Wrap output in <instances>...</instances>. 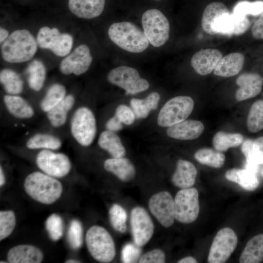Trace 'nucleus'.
Masks as SVG:
<instances>
[{
    "label": "nucleus",
    "mask_w": 263,
    "mask_h": 263,
    "mask_svg": "<svg viewBox=\"0 0 263 263\" xmlns=\"http://www.w3.org/2000/svg\"><path fill=\"white\" fill-rule=\"evenodd\" d=\"M37 43L29 31L17 30L3 42L2 58L9 63H21L30 60L37 52Z\"/></svg>",
    "instance_id": "nucleus-1"
},
{
    "label": "nucleus",
    "mask_w": 263,
    "mask_h": 263,
    "mask_svg": "<svg viewBox=\"0 0 263 263\" xmlns=\"http://www.w3.org/2000/svg\"><path fill=\"white\" fill-rule=\"evenodd\" d=\"M24 188L30 197L44 204L56 202L63 190L61 183L56 178L39 171L33 172L26 177Z\"/></svg>",
    "instance_id": "nucleus-2"
},
{
    "label": "nucleus",
    "mask_w": 263,
    "mask_h": 263,
    "mask_svg": "<svg viewBox=\"0 0 263 263\" xmlns=\"http://www.w3.org/2000/svg\"><path fill=\"white\" fill-rule=\"evenodd\" d=\"M108 34L113 42L130 53L143 52L147 49L150 43L144 32L129 21L112 24L108 29Z\"/></svg>",
    "instance_id": "nucleus-3"
},
{
    "label": "nucleus",
    "mask_w": 263,
    "mask_h": 263,
    "mask_svg": "<svg viewBox=\"0 0 263 263\" xmlns=\"http://www.w3.org/2000/svg\"><path fill=\"white\" fill-rule=\"evenodd\" d=\"M70 130L77 143L83 147L90 146L97 131L96 119L91 110L85 106L76 109L70 120Z\"/></svg>",
    "instance_id": "nucleus-4"
},
{
    "label": "nucleus",
    "mask_w": 263,
    "mask_h": 263,
    "mask_svg": "<svg viewBox=\"0 0 263 263\" xmlns=\"http://www.w3.org/2000/svg\"><path fill=\"white\" fill-rule=\"evenodd\" d=\"M85 241L89 253L96 261L109 263L114 258V241L104 227L98 225L91 227L86 232Z\"/></svg>",
    "instance_id": "nucleus-5"
},
{
    "label": "nucleus",
    "mask_w": 263,
    "mask_h": 263,
    "mask_svg": "<svg viewBox=\"0 0 263 263\" xmlns=\"http://www.w3.org/2000/svg\"><path fill=\"white\" fill-rule=\"evenodd\" d=\"M141 22L143 32L152 46L159 47L168 40L169 23L159 10L150 9L146 11L142 15Z\"/></svg>",
    "instance_id": "nucleus-6"
},
{
    "label": "nucleus",
    "mask_w": 263,
    "mask_h": 263,
    "mask_svg": "<svg viewBox=\"0 0 263 263\" xmlns=\"http://www.w3.org/2000/svg\"><path fill=\"white\" fill-rule=\"evenodd\" d=\"M194 105L193 100L188 96H178L169 99L159 112L158 125L169 127L186 120L192 112Z\"/></svg>",
    "instance_id": "nucleus-7"
},
{
    "label": "nucleus",
    "mask_w": 263,
    "mask_h": 263,
    "mask_svg": "<svg viewBox=\"0 0 263 263\" xmlns=\"http://www.w3.org/2000/svg\"><path fill=\"white\" fill-rule=\"evenodd\" d=\"M107 79L129 94L144 92L150 86L148 80L142 78L136 69L127 66H118L111 70L107 75Z\"/></svg>",
    "instance_id": "nucleus-8"
},
{
    "label": "nucleus",
    "mask_w": 263,
    "mask_h": 263,
    "mask_svg": "<svg viewBox=\"0 0 263 263\" xmlns=\"http://www.w3.org/2000/svg\"><path fill=\"white\" fill-rule=\"evenodd\" d=\"M174 200L175 219L183 224H189L197 218L200 206L199 193L194 188H183L176 194Z\"/></svg>",
    "instance_id": "nucleus-9"
},
{
    "label": "nucleus",
    "mask_w": 263,
    "mask_h": 263,
    "mask_svg": "<svg viewBox=\"0 0 263 263\" xmlns=\"http://www.w3.org/2000/svg\"><path fill=\"white\" fill-rule=\"evenodd\" d=\"M52 150H40L37 154L36 162L44 173L55 178H62L71 171L72 164L65 154Z\"/></svg>",
    "instance_id": "nucleus-10"
},
{
    "label": "nucleus",
    "mask_w": 263,
    "mask_h": 263,
    "mask_svg": "<svg viewBox=\"0 0 263 263\" xmlns=\"http://www.w3.org/2000/svg\"><path fill=\"white\" fill-rule=\"evenodd\" d=\"M37 39L40 48L51 50L59 56L67 55L73 44V37L70 35L60 33L56 28H41L38 32Z\"/></svg>",
    "instance_id": "nucleus-11"
},
{
    "label": "nucleus",
    "mask_w": 263,
    "mask_h": 263,
    "mask_svg": "<svg viewBox=\"0 0 263 263\" xmlns=\"http://www.w3.org/2000/svg\"><path fill=\"white\" fill-rule=\"evenodd\" d=\"M238 244L235 231L229 227L220 229L211 245L207 261L209 263H223L230 257Z\"/></svg>",
    "instance_id": "nucleus-12"
},
{
    "label": "nucleus",
    "mask_w": 263,
    "mask_h": 263,
    "mask_svg": "<svg viewBox=\"0 0 263 263\" xmlns=\"http://www.w3.org/2000/svg\"><path fill=\"white\" fill-rule=\"evenodd\" d=\"M149 207L153 215L165 227L171 226L175 219L174 200L170 193L161 191L149 200Z\"/></svg>",
    "instance_id": "nucleus-13"
},
{
    "label": "nucleus",
    "mask_w": 263,
    "mask_h": 263,
    "mask_svg": "<svg viewBox=\"0 0 263 263\" xmlns=\"http://www.w3.org/2000/svg\"><path fill=\"white\" fill-rule=\"evenodd\" d=\"M130 223L134 244L145 245L150 240L154 232V225L149 214L141 207H134L131 213Z\"/></svg>",
    "instance_id": "nucleus-14"
},
{
    "label": "nucleus",
    "mask_w": 263,
    "mask_h": 263,
    "mask_svg": "<svg viewBox=\"0 0 263 263\" xmlns=\"http://www.w3.org/2000/svg\"><path fill=\"white\" fill-rule=\"evenodd\" d=\"M92 60L89 48L85 44H81L60 62L59 69L65 75H79L89 69Z\"/></svg>",
    "instance_id": "nucleus-15"
},
{
    "label": "nucleus",
    "mask_w": 263,
    "mask_h": 263,
    "mask_svg": "<svg viewBox=\"0 0 263 263\" xmlns=\"http://www.w3.org/2000/svg\"><path fill=\"white\" fill-rule=\"evenodd\" d=\"M250 21L247 16H242L229 12L224 14L218 21L214 27L215 34L228 36L240 35L250 27Z\"/></svg>",
    "instance_id": "nucleus-16"
},
{
    "label": "nucleus",
    "mask_w": 263,
    "mask_h": 263,
    "mask_svg": "<svg viewBox=\"0 0 263 263\" xmlns=\"http://www.w3.org/2000/svg\"><path fill=\"white\" fill-rule=\"evenodd\" d=\"M236 83L239 88L235 93V98L238 101L253 98L259 94L263 85V78L256 73H244L236 79Z\"/></svg>",
    "instance_id": "nucleus-17"
},
{
    "label": "nucleus",
    "mask_w": 263,
    "mask_h": 263,
    "mask_svg": "<svg viewBox=\"0 0 263 263\" xmlns=\"http://www.w3.org/2000/svg\"><path fill=\"white\" fill-rule=\"evenodd\" d=\"M222 57V53L218 49H202L193 55L190 63L198 74L206 75L213 71Z\"/></svg>",
    "instance_id": "nucleus-18"
},
{
    "label": "nucleus",
    "mask_w": 263,
    "mask_h": 263,
    "mask_svg": "<svg viewBox=\"0 0 263 263\" xmlns=\"http://www.w3.org/2000/svg\"><path fill=\"white\" fill-rule=\"evenodd\" d=\"M205 127L200 121L185 120L169 127L167 135L172 138L190 140L198 138L203 132Z\"/></svg>",
    "instance_id": "nucleus-19"
},
{
    "label": "nucleus",
    "mask_w": 263,
    "mask_h": 263,
    "mask_svg": "<svg viewBox=\"0 0 263 263\" xmlns=\"http://www.w3.org/2000/svg\"><path fill=\"white\" fill-rule=\"evenodd\" d=\"M4 106L8 113L19 119H29L35 113L32 105L25 98L18 95L6 94L3 96Z\"/></svg>",
    "instance_id": "nucleus-20"
},
{
    "label": "nucleus",
    "mask_w": 263,
    "mask_h": 263,
    "mask_svg": "<svg viewBox=\"0 0 263 263\" xmlns=\"http://www.w3.org/2000/svg\"><path fill=\"white\" fill-rule=\"evenodd\" d=\"M105 0H69L70 10L77 17L91 19L100 16L104 10Z\"/></svg>",
    "instance_id": "nucleus-21"
},
{
    "label": "nucleus",
    "mask_w": 263,
    "mask_h": 263,
    "mask_svg": "<svg viewBox=\"0 0 263 263\" xmlns=\"http://www.w3.org/2000/svg\"><path fill=\"white\" fill-rule=\"evenodd\" d=\"M43 255L38 247L29 244L18 245L8 252L7 259L10 263H39Z\"/></svg>",
    "instance_id": "nucleus-22"
},
{
    "label": "nucleus",
    "mask_w": 263,
    "mask_h": 263,
    "mask_svg": "<svg viewBox=\"0 0 263 263\" xmlns=\"http://www.w3.org/2000/svg\"><path fill=\"white\" fill-rule=\"evenodd\" d=\"M197 174V170L192 163L180 159L177 161L171 181L174 186L182 189L191 188L195 183Z\"/></svg>",
    "instance_id": "nucleus-23"
},
{
    "label": "nucleus",
    "mask_w": 263,
    "mask_h": 263,
    "mask_svg": "<svg viewBox=\"0 0 263 263\" xmlns=\"http://www.w3.org/2000/svg\"><path fill=\"white\" fill-rule=\"evenodd\" d=\"M244 56L240 53H232L222 57L213 70L215 75L231 77L237 75L242 69Z\"/></svg>",
    "instance_id": "nucleus-24"
},
{
    "label": "nucleus",
    "mask_w": 263,
    "mask_h": 263,
    "mask_svg": "<svg viewBox=\"0 0 263 263\" xmlns=\"http://www.w3.org/2000/svg\"><path fill=\"white\" fill-rule=\"evenodd\" d=\"M75 102V99L73 94H67L59 104L47 113L46 117L51 126L59 128L64 125Z\"/></svg>",
    "instance_id": "nucleus-25"
},
{
    "label": "nucleus",
    "mask_w": 263,
    "mask_h": 263,
    "mask_svg": "<svg viewBox=\"0 0 263 263\" xmlns=\"http://www.w3.org/2000/svg\"><path fill=\"white\" fill-rule=\"evenodd\" d=\"M104 169L124 182L132 180L135 176V169L129 159L122 157L112 158L106 160Z\"/></svg>",
    "instance_id": "nucleus-26"
},
{
    "label": "nucleus",
    "mask_w": 263,
    "mask_h": 263,
    "mask_svg": "<svg viewBox=\"0 0 263 263\" xmlns=\"http://www.w3.org/2000/svg\"><path fill=\"white\" fill-rule=\"evenodd\" d=\"M228 10L225 4L221 2H212L205 8L202 18V27L203 30L210 35H215L214 27L219 19Z\"/></svg>",
    "instance_id": "nucleus-27"
},
{
    "label": "nucleus",
    "mask_w": 263,
    "mask_h": 263,
    "mask_svg": "<svg viewBox=\"0 0 263 263\" xmlns=\"http://www.w3.org/2000/svg\"><path fill=\"white\" fill-rule=\"evenodd\" d=\"M29 150H57L62 145V142L58 136L45 132H38L30 136L26 142Z\"/></svg>",
    "instance_id": "nucleus-28"
},
{
    "label": "nucleus",
    "mask_w": 263,
    "mask_h": 263,
    "mask_svg": "<svg viewBox=\"0 0 263 263\" xmlns=\"http://www.w3.org/2000/svg\"><path fill=\"white\" fill-rule=\"evenodd\" d=\"M256 173L246 169H232L225 173L226 179L239 184L244 189L248 191L255 190L259 185Z\"/></svg>",
    "instance_id": "nucleus-29"
},
{
    "label": "nucleus",
    "mask_w": 263,
    "mask_h": 263,
    "mask_svg": "<svg viewBox=\"0 0 263 263\" xmlns=\"http://www.w3.org/2000/svg\"><path fill=\"white\" fill-rule=\"evenodd\" d=\"M263 261V234L251 238L242 251L239 262L241 263H260Z\"/></svg>",
    "instance_id": "nucleus-30"
},
{
    "label": "nucleus",
    "mask_w": 263,
    "mask_h": 263,
    "mask_svg": "<svg viewBox=\"0 0 263 263\" xmlns=\"http://www.w3.org/2000/svg\"><path fill=\"white\" fill-rule=\"evenodd\" d=\"M98 144L113 158L122 157L126 154V150L120 138L114 132L107 130L102 132L98 138Z\"/></svg>",
    "instance_id": "nucleus-31"
},
{
    "label": "nucleus",
    "mask_w": 263,
    "mask_h": 263,
    "mask_svg": "<svg viewBox=\"0 0 263 263\" xmlns=\"http://www.w3.org/2000/svg\"><path fill=\"white\" fill-rule=\"evenodd\" d=\"M160 99V94L156 92L151 93L144 99H132L130 105L135 117L146 118L151 111L157 109Z\"/></svg>",
    "instance_id": "nucleus-32"
},
{
    "label": "nucleus",
    "mask_w": 263,
    "mask_h": 263,
    "mask_svg": "<svg viewBox=\"0 0 263 263\" xmlns=\"http://www.w3.org/2000/svg\"><path fill=\"white\" fill-rule=\"evenodd\" d=\"M26 74L29 87L35 92L43 87L46 76V68L43 63L38 60L32 61L28 66Z\"/></svg>",
    "instance_id": "nucleus-33"
},
{
    "label": "nucleus",
    "mask_w": 263,
    "mask_h": 263,
    "mask_svg": "<svg viewBox=\"0 0 263 263\" xmlns=\"http://www.w3.org/2000/svg\"><path fill=\"white\" fill-rule=\"evenodd\" d=\"M242 144L241 150L246 162L263 165V136L255 140L246 139Z\"/></svg>",
    "instance_id": "nucleus-34"
},
{
    "label": "nucleus",
    "mask_w": 263,
    "mask_h": 263,
    "mask_svg": "<svg viewBox=\"0 0 263 263\" xmlns=\"http://www.w3.org/2000/svg\"><path fill=\"white\" fill-rule=\"evenodd\" d=\"M67 95L65 87L62 84L55 83L47 90L39 103L40 110L46 113L58 104Z\"/></svg>",
    "instance_id": "nucleus-35"
},
{
    "label": "nucleus",
    "mask_w": 263,
    "mask_h": 263,
    "mask_svg": "<svg viewBox=\"0 0 263 263\" xmlns=\"http://www.w3.org/2000/svg\"><path fill=\"white\" fill-rule=\"evenodd\" d=\"M0 82L8 94L18 95L23 90L24 83L22 78L12 70L2 69L0 73Z\"/></svg>",
    "instance_id": "nucleus-36"
},
{
    "label": "nucleus",
    "mask_w": 263,
    "mask_h": 263,
    "mask_svg": "<svg viewBox=\"0 0 263 263\" xmlns=\"http://www.w3.org/2000/svg\"><path fill=\"white\" fill-rule=\"evenodd\" d=\"M243 141L244 137L240 133L219 132L214 136L212 144L216 150L222 152L240 146Z\"/></svg>",
    "instance_id": "nucleus-37"
},
{
    "label": "nucleus",
    "mask_w": 263,
    "mask_h": 263,
    "mask_svg": "<svg viewBox=\"0 0 263 263\" xmlns=\"http://www.w3.org/2000/svg\"><path fill=\"white\" fill-rule=\"evenodd\" d=\"M194 156L200 163L214 168L222 167L225 161V156L222 152L209 148L198 150Z\"/></svg>",
    "instance_id": "nucleus-38"
},
{
    "label": "nucleus",
    "mask_w": 263,
    "mask_h": 263,
    "mask_svg": "<svg viewBox=\"0 0 263 263\" xmlns=\"http://www.w3.org/2000/svg\"><path fill=\"white\" fill-rule=\"evenodd\" d=\"M247 127L252 133L263 129V100H257L251 106L247 118Z\"/></svg>",
    "instance_id": "nucleus-39"
},
{
    "label": "nucleus",
    "mask_w": 263,
    "mask_h": 263,
    "mask_svg": "<svg viewBox=\"0 0 263 263\" xmlns=\"http://www.w3.org/2000/svg\"><path fill=\"white\" fill-rule=\"evenodd\" d=\"M109 218L113 227L120 233L127 230V214L125 209L119 205L113 204L109 210Z\"/></svg>",
    "instance_id": "nucleus-40"
},
{
    "label": "nucleus",
    "mask_w": 263,
    "mask_h": 263,
    "mask_svg": "<svg viewBox=\"0 0 263 263\" xmlns=\"http://www.w3.org/2000/svg\"><path fill=\"white\" fill-rule=\"evenodd\" d=\"M45 228L52 240H58L63 234V222L60 216L51 214L45 222Z\"/></svg>",
    "instance_id": "nucleus-41"
},
{
    "label": "nucleus",
    "mask_w": 263,
    "mask_h": 263,
    "mask_svg": "<svg viewBox=\"0 0 263 263\" xmlns=\"http://www.w3.org/2000/svg\"><path fill=\"white\" fill-rule=\"evenodd\" d=\"M16 220L15 215L11 210L0 211V240L9 236L13 232Z\"/></svg>",
    "instance_id": "nucleus-42"
},
{
    "label": "nucleus",
    "mask_w": 263,
    "mask_h": 263,
    "mask_svg": "<svg viewBox=\"0 0 263 263\" xmlns=\"http://www.w3.org/2000/svg\"><path fill=\"white\" fill-rule=\"evenodd\" d=\"M263 12V1L253 2L241 1L234 7L233 13L237 15L258 16Z\"/></svg>",
    "instance_id": "nucleus-43"
},
{
    "label": "nucleus",
    "mask_w": 263,
    "mask_h": 263,
    "mask_svg": "<svg viewBox=\"0 0 263 263\" xmlns=\"http://www.w3.org/2000/svg\"><path fill=\"white\" fill-rule=\"evenodd\" d=\"M67 236L69 243L73 249H77L81 246L83 242V228L79 221L77 220L72 221Z\"/></svg>",
    "instance_id": "nucleus-44"
},
{
    "label": "nucleus",
    "mask_w": 263,
    "mask_h": 263,
    "mask_svg": "<svg viewBox=\"0 0 263 263\" xmlns=\"http://www.w3.org/2000/svg\"><path fill=\"white\" fill-rule=\"evenodd\" d=\"M141 254L140 246L136 244L128 243L122 249L121 259L123 263H136L139 260Z\"/></svg>",
    "instance_id": "nucleus-45"
},
{
    "label": "nucleus",
    "mask_w": 263,
    "mask_h": 263,
    "mask_svg": "<svg viewBox=\"0 0 263 263\" xmlns=\"http://www.w3.org/2000/svg\"><path fill=\"white\" fill-rule=\"evenodd\" d=\"M122 123L129 125L133 123L135 115L132 110L125 105H119L114 115Z\"/></svg>",
    "instance_id": "nucleus-46"
},
{
    "label": "nucleus",
    "mask_w": 263,
    "mask_h": 263,
    "mask_svg": "<svg viewBox=\"0 0 263 263\" xmlns=\"http://www.w3.org/2000/svg\"><path fill=\"white\" fill-rule=\"evenodd\" d=\"M165 262V253L159 249H153L147 252L139 260L140 263H163Z\"/></svg>",
    "instance_id": "nucleus-47"
},
{
    "label": "nucleus",
    "mask_w": 263,
    "mask_h": 263,
    "mask_svg": "<svg viewBox=\"0 0 263 263\" xmlns=\"http://www.w3.org/2000/svg\"><path fill=\"white\" fill-rule=\"evenodd\" d=\"M251 33L255 38L263 39V12L254 23Z\"/></svg>",
    "instance_id": "nucleus-48"
},
{
    "label": "nucleus",
    "mask_w": 263,
    "mask_h": 263,
    "mask_svg": "<svg viewBox=\"0 0 263 263\" xmlns=\"http://www.w3.org/2000/svg\"><path fill=\"white\" fill-rule=\"evenodd\" d=\"M105 127L107 130L114 132L122 128V123L114 116L107 121Z\"/></svg>",
    "instance_id": "nucleus-49"
},
{
    "label": "nucleus",
    "mask_w": 263,
    "mask_h": 263,
    "mask_svg": "<svg viewBox=\"0 0 263 263\" xmlns=\"http://www.w3.org/2000/svg\"><path fill=\"white\" fill-rule=\"evenodd\" d=\"M177 263H196L197 260L193 257L188 256L182 258Z\"/></svg>",
    "instance_id": "nucleus-50"
},
{
    "label": "nucleus",
    "mask_w": 263,
    "mask_h": 263,
    "mask_svg": "<svg viewBox=\"0 0 263 263\" xmlns=\"http://www.w3.org/2000/svg\"><path fill=\"white\" fill-rule=\"evenodd\" d=\"M8 37V32L3 28L1 27L0 29V42L2 43L4 42Z\"/></svg>",
    "instance_id": "nucleus-51"
},
{
    "label": "nucleus",
    "mask_w": 263,
    "mask_h": 263,
    "mask_svg": "<svg viewBox=\"0 0 263 263\" xmlns=\"http://www.w3.org/2000/svg\"><path fill=\"white\" fill-rule=\"evenodd\" d=\"M5 182V174L1 166L0 167V186H2Z\"/></svg>",
    "instance_id": "nucleus-52"
},
{
    "label": "nucleus",
    "mask_w": 263,
    "mask_h": 263,
    "mask_svg": "<svg viewBox=\"0 0 263 263\" xmlns=\"http://www.w3.org/2000/svg\"><path fill=\"white\" fill-rule=\"evenodd\" d=\"M66 263H80V262L76 260L69 259V260H67Z\"/></svg>",
    "instance_id": "nucleus-53"
},
{
    "label": "nucleus",
    "mask_w": 263,
    "mask_h": 263,
    "mask_svg": "<svg viewBox=\"0 0 263 263\" xmlns=\"http://www.w3.org/2000/svg\"><path fill=\"white\" fill-rule=\"evenodd\" d=\"M0 263H6V262H2V261H0Z\"/></svg>",
    "instance_id": "nucleus-54"
},
{
    "label": "nucleus",
    "mask_w": 263,
    "mask_h": 263,
    "mask_svg": "<svg viewBox=\"0 0 263 263\" xmlns=\"http://www.w3.org/2000/svg\"><path fill=\"white\" fill-rule=\"evenodd\" d=\"M262 176H263V169L262 171Z\"/></svg>",
    "instance_id": "nucleus-55"
},
{
    "label": "nucleus",
    "mask_w": 263,
    "mask_h": 263,
    "mask_svg": "<svg viewBox=\"0 0 263 263\" xmlns=\"http://www.w3.org/2000/svg\"><path fill=\"white\" fill-rule=\"evenodd\" d=\"M155 0V1H160V0Z\"/></svg>",
    "instance_id": "nucleus-56"
}]
</instances>
